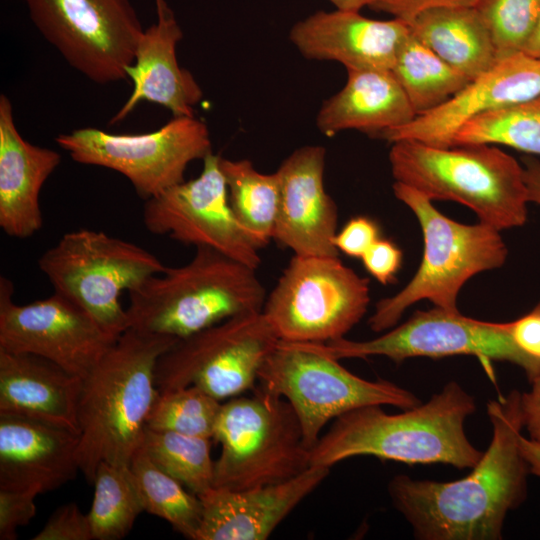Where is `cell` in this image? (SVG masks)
<instances>
[{"label": "cell", "mask_w": 540, "mask_h": 540, "mask_svg": "<svg viewBox=\"0 0 540 540\" xmlns=\"http://www.w3.org/2000/svg\"><path fill=\"white\" fill-rule=\"evenodd\" d=\"M521 393L487 403L492 439L470 474L455 481L393 477L395 508L422 540H498L505 518L527 496L528 465L519 449Z\"/></svg>", "instance_id": "6da1fadb"}, {"label": "cell", "mask_w": 540, "mask_h": 540, "mask_svg": "<svg viewBox=\"0 0 540 540\" xmlns=\"http://www.w3.org/2000/svg\"><path fill=\"white\" fill-rule=\"evenodd\" d=\"M382 405L351 410L336 419L310 452V466L333 465L355 456H374L406 464H448L473 468L483 455L469 441L466 419L474 398L449 382L426 403L388 414Z\"/></svg>", "instance_id": "7a4b0ae2"}, {"label": "cell", "mask_w": 540, "mask_h": 540, "mask_svg": "<svg viewBox=\"0 0 540 540\" xmlns=\"http://www.w3.org/2000/svg\"><path fill=\"white\" fill-rule=\"evenodd\" d=\"M178 340L129 328L82 380L78 460L88 481L100 462L130 465L159 394L157 362Z\"/></svg>", "instance_id": "3957f363"}, {"label": "cell", "mask_w": 540, "mask_h": 540, "mask_svg": "<svg viewBox=\"0 0 540 540\" xmlns=\"http://www.w3.org/2000/svg\"><path fill=\"white\" fill-rule=\"evenodd\" d=\"M128 297L129 328L183 339L231 317L262 311L266 293L256 269L196 247L187 264L149 277Z\"/></svg>", "instance_id": "277c9868"}, {"label": "cell", "mask_w": 540, "mask_h": 540, "mask_svg": "<svg viewBox=\"0 0 540 540\" xmlns=\"http://www.w3.org/2000/svg\"><path fill=\"white\" fill-rule=\"evenodd\" d=\"M389 162L395 182L431 201L461 203L499 231L526 222L529 200L522 164L499 148L400 140L392 143Z\"/></svg>", "instance_id": "5b68a950"}, {"label": "cell", "mask_w": 540, "mask_h": 540, "mask_svg": "<svg viewBox=\"0 0 540 540\" xmlns=\"http://www.w3.org/2000/svg\"><path fill=\"white\" fill-rule=\"evenodd\" d=\"M393 192L417 217L424 251L410 282L397 294L377 302L368 321L374 332L393 328L408 307L423 299L457 312V297L466 281L477 273L501 267L507 258V247L494 227L454 221L422 193L402 183L395 182Z\"/></svg>", "instance_id": "8992f818"}, {"label": "cell", "mask_w": 540, "mask_h": 540, "mask_svg": "<svg viewBox=\"0 0 540 540\" xmlns=\"http://www.w3.org/2000/svg\"><path fill=\"white\" fill-rule=\"evenodd\" d=\"M250 397L222 402L213 440V487L245 490L287 481L310 467L298 417L282 397L255 387Z\"/></svg>", "instance_id": "52a82bcc"}, {"label": "cell", "mask_w": 540, "mask_h": 540, "mask_svg": "<svg viewBox=\"0 0 540 540\" xmlns=\"http://www.w3.org/2000/svg\"><path fill=\"white\" fill-rule=\"evenodd\" d=\"M256 388L284 398L300 422L311 450L324 426L337 417L368 405L403 410L421 404L410 391L390 381L361 378L307 343L279 340L261 365Z\"/></svg>", "instance_id": "ba28073f"}, {"label": "cell", "mask_w": 540, "mask_h": 540, "mask_svg": "<svg viewBox=\"0 0 540 540\" xmlns=\"http://www.w3.org/2000/svg\"><path fill=\"white\" fill-rule=\"evenodd\" d=\"M38 266L54 292L81 306L117 336L129 328L121 294L167 269L141 246L86 228L65 233L40 256Z\"/></svg>", "instance_id": "9c48e42d"}, {"label": "cell", "mask_w": 540, "mask_h": 540, "mask_svg": "<svg viewBox=\"0 0 540 540\" xmlns=\"http://www.w3.org/2000/svg\"><path fill=\"white\" fill-rule=\"evenodd\" d=\"M369 302V280L338 256L293 255L262 312L279 340L326 343L343 338Z\"/></svg>", "instance_id": "30bf717a"}, {"label": "cell", "mask_w": 540, "mask_h": 540, "mask_svg": "<svg viewBox=\"0 0 540 540\" xmlns=\"http://www.w3.org/2000/svg\"><path fill=\"white\" fill-rule=\"evenodd\" d=\"M279 338L262 311L237 315L179 339L158 360L159 391L196 386L219 401L254 390Z\"/></svg>", "instance_id": "8fae6325"}, {"label": "cell", "mask_w": 540, "mask_h": 540, "mask_svg": "<svg viewBox=\"0 0 540 540\" xmlns=\"http://www.w3.org/2000/svg\"><path fill=\"white\" fill-rule=\"evenodd\" d=\"M55 141L77 163L122 174L144 200L183 182L192 161L213 153L208 127L195 116L173 117L143 134L81 128L59 134Z\"/></svg>", "instance_id": "7c38bea8"}, {"label": "cell", "mask_w": 540, "mask_h": 540, "mask_svg": "<svg viewBox=\"0 0 540 540\" xmlns=\"http://www.w3.org/2000/svg\"><path fill=\"white\" fill-rule=\"evenodd\" d=\"M42 36L97 84L128 78L143 29L130 0H25Z\"/></svg>", "instance_id": "4fadbf2b"}, {"label": "cell", "mask_w": 540, "mask_h": 540, "mask_svg": "<svg viewBox=\"0 0 540 540\" xmlns=\"http://www.w3.org/2000/svg\"><path fill=\"white\" fill-rule=\"evenodd\" d=\"M308 344L337 360L385 356L399 363L412 357L474 355L487 365L491 360L516 364L529 381L539 373L538 367L514 343L509 322L481 321L439 307L416 311L403 324L372 340L352 341L343 337Z\"/></svg>", "instance_id": "5bb4252c"}, {"label": "cell", "mask_w": 540, "mask_h": 540, "mask_svg": "<svg viewBox=\"0 0 540 540\" xmlns=\"http://www.w3.org/2000/svg\"><path fill=\"white\" fill-rule=\"evenodd\" d=\"M13 296L12 281L1 276L0 349L43 357L84 379L119 337L59 293L25 305Z\"/></svg>", "instance_id": "9a60e30c"}, {"label": "cell", "mask_w": 540, "mask_h": 540, "mask_svg": "<svg viewBox=\"0 0 540 540\" xmlns=\"http://www.w3.org/2000/svg\"><path fill=\"white\" fill-rule=\"evenodd\" d=\"M219 157L209 154L198 177L145 200L143 224L152 234L211 248L257 269L260 249L232 212Z\"/></svg>", "instance_id": "2e32d148"}, {"label": "cell", "mask_w": 540, "mask_h": 540, "mask_svg": "<svg viewBox=\"0 0 540 540\" xmlns=\"http://www.w3.org/2000/svg\"><path fill=\"white\" fill-rule=\"evenodd\" d=\"M540 96V58L524 52L500 58L443 105L417 115L408 124L378 138L390 143L414 140L450 147L457 129L468 119L500 107Z\"/></svg>", "instance_id": "e0dca14e"}, {"label": "cell", "mask_w": 540, "mask_h": 540, "mask_svg": "<svg viewBox=\"0 0 540 540\" xmlns=\"http://www.w3.org/2000/svg\"><path fill=\"white\" fill-rule=\"evenodd\" d=\"M326 150L307 145L279 166L280 199L273 240L294 255L338 256V212L324 185Z\"/></svg>", "instance_id": "ac0fdd59"}, {"label": "cell", "mask_w": 540, "mask_h": 540, "mask_svg": "<svg viewBox=\"0 0 540 540\" xmlns=\"http://www.w3.org/2000/svg\"><path fill=\"white\" fill-rule=\"evenodd\" d=\"M410 33V25L397 18L376 20L336 9L298 21L289 38L309 60L338 62L346 70H392Z\"/></svg>", "instance_id": "d6986e66"}, {"label": "cell", "mask_w": 540, "mask_h": 540, "mask_svg": "<svg viewBox=\"0 0 540 540\" xmlns=\"http://www.w3.org/2000/svg\"><path fill=\"white\" fill-rule=\"evenodd\" d=\"M329 467L267 486L231 490L212 487L198 497L202 518L195 540H265L328 476Z\"/></svg>", "instance_id": "ffe728a7"}, {"label": "cell", "mask_w": 540, "mask_h": 540, "mask_svg": "<svg viewBox=\"0 0 540 540\" xmlns=\"http://www.w3.org/2000/svg\"><path fill=\"white\" fill-rule=\"evenodd\" d=\"M79 433L40 420L0 413V489L37 495L80 471Z\"/></svg>", "instance_id": "44dd1931"}, {"label": "cell", "mask_w": 540, "mask_h": 540, "mask_svg": "<svg viewBox=\"0 0 540 540\" xmlns=\"http://www.w3.org/2000/svg\"><path fill=\"white\" fill-rule=\"evenodd\" d=\"M157 21L145 29L138 43L134 62L127 67L133 89L119 111L111 118L114 125L124 120L142 101L159 104L173 117L194 116L203 91L176 57L182 30L165 0L156 3Z\"/></svg>", "instance_id": "7402d4cb"}, {"label": "cell", "mask_w": 540, "mask_h": 540, "mask_svg": "<svg viewBox=\"0 0 540 540\" xmlns=\"http://www.w3.org/2000/svg\"><path fill=\"white\" fill-rule=\"evenodd\" d=\"M61 162L60 154L26 141L16 128L9 98L0 96V227L27 239L43 225L40 191Z\"/></svg>", "instance_id": "603a6c76"}, {"label": "cell", "mask_w": 540, "mask_h": 540, "mask_svg": "<svg viewBox=\"0 0 540 540\" xmlns=\"http://www.w3.org/2000/svg\"><path fill=\"white\" fill-rule=\"evenodd\" d=\"M82 380L43 357L0 349V413L40 420L80 434Z\"/></svg>", "instance_id": "cb8c5ba5"}, {"label": "cell", "mask_w": 540, "mask_h": 540, "mask_svg": "<svg viewBox=\"0 0 540 540\" xmlns=\"http://www.w3.org/2000/svg\"><path fill=\"white\" fill-rule=\"evenodd\" d=\"M415 117L391 70H347L343 88L320 107L316 126L326 136L357 130L378 138Z\"/></svg>", "instance_id": "d4e9b609"}, {"label": "cell", "mask_w": 540, "mask_h": 540, "mask_svg": "<svg viewBox=\"0 0 540 540\" xmlns=\"http://www.w3.org/2000/svg\"><path fill=\"white\" fill-rule=\"evenodd\" d=\"M409 25L414 37L470 80L498 60L490 33L475 7L430 9Z\"/></svg>", "instance_id": "484cf974"}, {"label": "cell", "mask_w": 540, "mask_h": 540, "mask_svg": "<svg viewBox=\"0 0 540 540\" xmlns=\"http://www.w3.org/2000/svg\"><path fill=\"white\" fill-rule=\"evenodd\" d=\"M232 212L259 249L273 239L280 199L277 172L262 173L247 159L219 157Z\"/></svg>", "instance_id": "4316f807"}, {"label": "cell", "mask_w": 540, "mask_h": 540, "mask_svg": "<svg viewBox=\"0 0 540 540\" xmlns=\"http://www.w3.org/2000/svg\"><path fill=\"white\" fill-rule=\"evenodd\" d=\"M391 71L416 116L443 105L471 81L412 33L403 44Z\"/></svg>", "instance_id": "83f0119b"}, {"label": "cell", "mask_w": 540, "mask_h": 540, "mask_svg": "<svg viewBox=\"0 0 540 540\" xmlns=\"http://www.w3.org/2000/svg\"><path fill=\"white\" fill-rule=\"evenodd\" d=\"M129 468L144 511L167 521L184 537L195 540L202 518L200 498L159 469L141 446Z\"/></svg>", "instance_id": "f1b7e54d"}, {"label": "cell", "mask_w": 540, "mask_h": 540, "mask_svg": "<svg viewBox=\"0 0 540 540\" xmlns=\"http://www.w3.org/2000/svg\"><path fill=\"white\" fill-rule=\"evenodd\" d=\"M476 144H500L540 156V96L473 116L451 140V146Z\"/></svg>", "instance_id": "f546056e"}, {"label": "cell", "mask_w": 540, "mask_h": 540, "mask_svg": "<svg viewBox=\"0 0 540 540\" xmlns=\"http://www.w3.org/2000/svg\"><path fill=\"white\" fill-rule=\"evenodd\" d=\"M92 483L88 517L93 540H119L133 528L144 507L129 466L100 462Z\"/></svg>", "instance_id": "4dcf8cb0"}, {"label": "cell", "mask_w": 540, "mask_h": 540, "mask_svg": "<svg viewBox=\"0 0 540 540\" xmlns=\"http://www.w3.org/2000/svg\"><path fill=\"white\" fill-rule=\"evenodd\" d=\"M211 440L145 427L141 447L159 469L199 496L213 487Z\"/></svg>", "instance_id": "1f68e13d"}, {"label": "cell", "mask_w": 540, "mask_h": 540, "mask_svg": "<svg viewBox=\"0 0 540 540\" xmlns=\"http://www.w3.org/2000/svg\"><path fill=\"white\" fill-rule=\"evenodd\" d=\"M221 405V401L196 386L159 391L146 427L213 440Z\"/></svg>", "instance_id": "d6a6232c"}, {"label": "cell", "mask_w": 540, "mask_h": 540, "mask_svg": "<svg viewBox=\"0 0 540 540\" xmlns=\"http://www.w3.org/2000/svg\"><path fill=\"white\" fill-rule=\"evenodd\" d=\"M474 7L490 33L498 59L523 52L540 17V0H478Z\"/></svg>", "instance_id": "836d02e7"}, {"label": "cell", "mask_w": 540, "mask_h": 540, "mask_svg": "<svg viewBox=\"0 0 540 540\" xmlns=\"http://www.w3.org/2000/svg\"><path fill=\"white\" fill-rule=\"evenodd\" d=\"M33 540H93L88 514L76 503L59 506Z\"/></svg>", "instance_id": "e575fe53"}, {"label": "cell", "mask_w": 540, "mask_h": 540, "mask_svg": "<svg viewBox=\"0 0 540 540\" xmlns=\"http://www.w3.org/2000/svg\"><path fill=\"white\" fill-rule=\"evenodd\" d=\"M37 496L30 491L0 489V540L17 538V529L36 514Z\"/></svg>", "instance_id": "d590c367"}, {"label": "cell", "mask_w": 540, "mask_h": 540, "mask_svg": "<svg viewBox=\"0 0 540 540\" xmlns=\"http://www.w3.org/2000/svg\"><path fill=\"white\" fill-rule=\"evenodd\" d=\"M380 238L378 224L366 216L351 218L334 237L338 252L353 258L363 254Z\"/></svg>", "instance_id": "8d00e7d4"}, {"label": "cell", "mask_w": 540, "mask_h": 540, "mask_svg": "<svg viewBox=\"0 0 540 540\" xmlns=\"http://www.w3.org/2000/svg\"><path fill=\"white\" fill-rule=\"evenodd\" d=\"M366 271L379 283H391L402 264V251L389 239L379 238L360 258Z\"/></svg>", "instance_id": "74e56055"}, {"label": "cell", "mask_w": 540, "mask_h": 540, "mask_svg": "<svg viewBox=\"0 0 540 540\" xmlns=\"http://www.w3.org/2000/svg\"><path fill=\"white\" fill-rule=\"evenodd\" d=\"M509 329L516 346L540 372V301L530 312L509 322Z\"/></svg>", "instance_id": "f35d334b"}, {"label": "cell", "mask_w": 540, "mask_h": 540, "mask_svg": "<svg viewBox=\"0 0 540 540\" xmlns=\"http://www.w3.org/2000/svg\"><path fill=\"white\" fill-rule=\"evenodd\" d=\"M478 0H376L372 9L389 13L408 24L420 13L442 7H474Z\"/></svg>", "instance_id": "ab89813d"}, {"label": "cell", "mask_w": 540, "mask_h": 540, "mask_svg": "<svg viewBox=\"0 0 540 540\" xmlns=\"http://www.w3.org/2000/svg\"><path fill=\"white\" fill-rule=\"evenodd\" d=\"M531 388L520 397L523 427L531 440L540 445V372L529 381Z\"/></svg>", "instance_id": "60d3db41"}, {"label": "cell", "mask_w": 540, "mask_h": 540, "mask_svg": "<svg viewBox=\"0 0 540 540\" xmlns=\"http://www.w3.org/2000/svg\"><path fill=\"white\" fill-rule=\"evenodd\" d=\"M523 177L529 202L540 205V160L533 155L522 157Z\"/></svg>", "instance_id": "b9f144b4"}, {"label": "cell", "mask_w": 540, "mask_h": 540, "mask_svg": "<svg viewBox=\"0 0 540 540\" xmlns=\"http://www.w3.org/2000/svg\"><path fill=\"white\" fill-rule=\"evenodd\" d=\"M519 449L528 465L529 472L540 477V445L521 435Z\"/></svg>", "instance_id": "7bdbcfd3"}, {"label": "cell", "mask_w": 540, "mask_h": 540, "mask_svg": "<svg viewBox=\"0 0 540 540\" xmlns=\"http://www.w3.org/2000/svg\"><path fill=\"white\" fill-rule=\"evenodd\" d=\"M336 9L360 11L363 7L369 6L375 3L376 0H329Z\"/></svg>", "instance_id": "ee69618b"}, {"label": "cell", "mask_w": 540, "mask_h": 540, "mask_svg": "<svg viewBox=\"0 0 540 540\" xmlns=\"http://www.w3.org/2000/svg\"><path fill=\"white\" fill-rule=\"evenodd\" d=\"M524 53L540 58V17L533 35L527 43Z\"/></svg>", "instance_id": "f6af8a7d"}, {"label": "cell", "mask_w": 540, "mask_h": 540, "mask_svg": "<svg viewBox=\"0 0 540 540\" xmlns=\"http://www.w3.org/2000/svg\"><path fill=\"white\" fill-rule=\"evenodd\" d=\"M159 1H161V0H155V2H159Z\"/></svg>", "instance_id": "bcb514c9"}]
</instances>
